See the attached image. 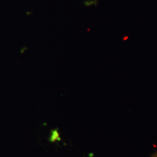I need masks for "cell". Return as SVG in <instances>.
I'll list each match as a JSON object with an SVG mask.
<instances>
[{"label":"cell","instance_id":"6da1fadb","mask_svg":"<svg viewBox=\"0 0 157 157\" xmlns=\"http://www.w3.org/2000/svg\"><path fill=\"white\" fill-rule=\"evenodd\" d=\"M154 157H157V153L156 154H155V156H154Z\"/></svg>","mask_w":157,"mask_h":157}]
</instances>
